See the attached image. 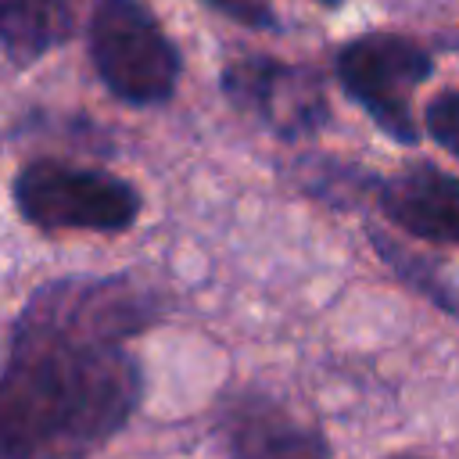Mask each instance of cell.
<instances>
[{"mask_svg":"<svg viewBox=\"0 0 459 459\" xmlns=\"http://www.w3.org/2000/svg\"><path fill=\"white\" fill-rule=\"evenodd\" d=\"M90 57L104 86L126 104H165L179 82V50L143 0H97Z\"/></svg>","mask_w":459,"mask_h":459,"instance_id":"2","label":"cell"},{"mask_svg":"<svg viewBox=\"0 0 459 459\" xmlns=\"http://www.w3.org/2000/svg\"><path fill=\"white\" fill-rule=\"evenodd\" d=\"M316 4H323V7H337V4H344V0H316Z\"/></svg>","mask_w":459,"mask_h":459,"instance_id":"12","label":"cell"},{"mask_svg":"<svg viewBox=\"0 0 459 459\" xmlns=\"http://www.w3.org/2000/svg\"><path fill=\"white\" fill-rule=\"evenodd\" d=\"M373 244L380 247L384 262H387V265H391L405 283H412V287H420L423 294H430L445 312H455L452 280H448L445 273H437L434 265H427V262H423V255H416V251H409V247H402V244L387 240L384 233H373Z\"/></svg>","mask_w":459,"mask_h":459,"instance_id":"9","label":"cell"},{"mask_svg":"<svg viewBox=\"0 0 459 459\" xmlns=\"http://www.w3.org/2000/svg\"><path fill=\"white\" fill-rule=\"evenodd\" d=\"M154 319L129 280L39 287L0 366V459H86L136 412L143 377L126 348Z\"/></svg>","mask_w":459,"mask_h":459,"instance_id":"1","label":"cell"},{"mask_svg":"<svg viewBox=\"0 0 459 459\" xmlns=\"http://www.w3.org/2000/svg\"><path fill=\"white\" fill-rule=\"evenodd\" d=\"M430 72V54L398 32H366L337 54V79L344 93L398 143H416L420 136L409 97Z\"/></svg>","mask_w":459,"mask_h":459,"instance_id":"4","label":"cell"},{"mask_svg":"<svg viewBox=\"0 0 459 459\" xmlns=\"http://www.w3.org/2000/svg\"><path fill=\"white\" fill-rule=\"evenodd\" d=\"M14 204L22 219L39 230L122 233L140 215V194L133 183L61 158H36L22 165L14 176Z\"/></svg>","mask_w":459,"mask_h":459,"instance_id":"3","label":"cell"},{"mask_svg":"<svg viewBox=\"0 0 459 459\" xmlns=\"http://www.w3.org/2000/svg\"><path fill=\"white\" fill-rule=\"evenodd\" d=\"M230 459H330L323 430L265 391L237 394L219 420Z\"/></svg>","mask_w":459,"mask_h":459,"instance_id":"6","label":"cell"},{"mask_svg":"<svg viewBox=\"0 0 459 459\" xmlns=\"http://www.w3.org/2000/svg\"><path fill=\"white\" fill-rule=\"evenodd\" d=\"M391 459H423V455H391Z\"/></svg>","mask_w":459,"mask_h":459,"instance_id":"13","label":"cell"},{"mask_svg":"<svg viewBox=\"0 0 459 459\" xmlns=\"http://www.w3.org/2000/svg\"><path fill=\"white\" fill-rule=\"evenodd\" d=\"M377 204L398 230L430 244L459 240V183L437 165H409L377 186Z\"/></svg>","mask_w":459,"mask_h":459,"instance_id":"7","label":"cell"},{"mask_svg":"<svg viewBox=\"0 0 459 459\" xmlns=\"http://www.w3.org/2000/svg\"><path fill=\"white\" fill-rule=\"evenodd\" d=\"M427 129H430V136H434L448 154L459 151V93H455V90H445V93L427 108Z\"/></svg>","mask_w":459,"mask_h":459,"instance_id":"10","label":"cell"},{"mask_svg":"<svg viewBox=\"0 0 459 459\" xmlns=\"http://www.w3.org/2000/svg\"><path fill=\"white\" fill-rule=\"evenodd\" d=\"M79 7L82 0H0V47L25 68L75 36Z\"/></svg>","mask_w":459,"mask_h":459,"instance_id":"8","label":"cell"},{"mask_svg":"<svg viewBox=\"0 0 459 459\" xmlns=\"http://www.w3.org/2000/svg\"><path fill=\"white\" fill-rule=\"evenodd\" d=\"M222 90L237 108L255 115L265 129L283 140L312 136L330 115L323 82L312 68L283 65L265 54H251L226 65Z\"/></svg>","mask_w":459,"mask_h":459,"instance_id":"5","label":"cell"},{"mask_svg":"<svg viewBox=\"0 0 459 459\" xmlns=\"http://www.w3.org/2000/svg\"><path fill=\"white\" fill-rule=\"evenodd\" d=\"M208 7H215V11H226V14H233V18H240V22H247V25H273L269 22V11L265 7H258V0H204Z\"/></svg>","mask_w":459,"mask_h":459,"instance_id":"11","label":"cell"}]
</instances>
